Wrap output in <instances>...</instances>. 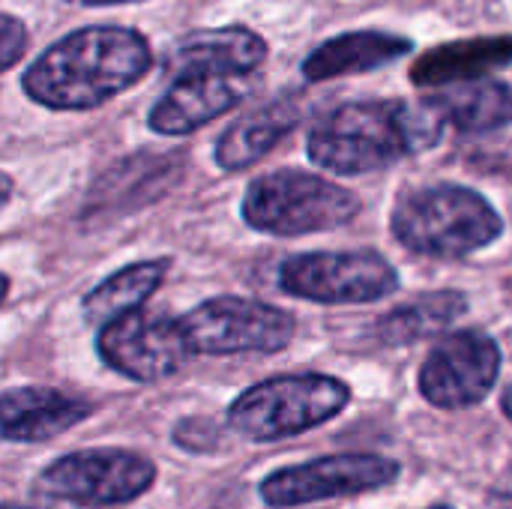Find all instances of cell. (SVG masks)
<instances>
[{
	"label": "cell",
	"mask_w": 512,
	"mask_h": 509,
	"mask_svg": "<svg viewBox=\"0 0 512 509\" xmlns=\"http://www.w3.org/2000/svg\"><path fill=\"white\" fill-rule=\"evenodd\" d=\"M512 63V36H477L438 45L426 51L414 69L411 81L417 87H444L456 81H474Z\"/></svg>",
	"instance_id": "16"
},
{
	"label": "cell",
	"mask_w": 512,
	"mask_h": 509,
	"mask_svg": "<svg viewBox=\"0 0 512 509\" xmlns=\"http://www.w3.org/2000/svg\"><path fill=\"white\" fill-rule=\"evenodd\" d=\"M360 213V198L309 171H270L249 183L243 219L273 237H303L348 225Z\"/></svg>",
	"instance_id": "5"
},
{
	"label": "cell",
	"mask_w": 512,
	"mask_h": 509,
	"mask_svg": "<svg viewBox=\"0 0 512 509\" xmlns=\"http://www.w3.org/2000/svg\"><path fill=\"white\" fill-rule=\"evenodd\" d=\"M390 228L408 252L429 258H468L504 234L498 210L480 192L456 183L402 195Z\"/></svg>",
	"instance_id": "3"
},
{
	"label": "cell",
	"mask_w": 512,
	"mask_h": 509,
	"mask_svg": "<svg viewBox=\"0 0 512 509\" xmlns=\"http://www.w3.org/2000/svg\"><path fill=\"white\" fill-rule=\"evenodd\" d=\"M153 483L156 465L147 456L120 447L66 453L36 477V489L45 498L87 509L132 504L147 495Z\"/></svg>",
	"instance_id": "6"
},
{
	"label": "cell",
	"mask_w": 512,
	"mask_h": 509,
	"mask_svg": "<svg viewBox=\"0 0 512 509\" xmlns=\"http://www.w3.org/2000/svg\"><path fill=\"white\" fill-rule=\"evenodd\" d=\"M279 288L309 303L357 306L390 297L399 288V273L384 255L369 249L306 252L279 267Z\"/></svg>",
	"instance_id": "8"
},
{
	"label": "cell",
	"mask_w": 512,
	"mask_h": 509,
	"mask_svg": "<svg viewBox=\"0 0 512 509\" xmlns=\"http://www.w3.org/2000/svg\"><path fill=\"white\" fill-rule=\"evenodd\" d=\"M468 309V297L459 291H432L423 294L393 312H387L378 327L375 336L384 345H411L429 336L444 333L450 324H456Z\"/></svg>",
	"instance_id": "20"
},
{
	"label": "cell",
	"mask_w": 512,
	"mask_h": 509,
	"mask_svg": "<svg viewBox=\"0 0 512 509\" xmlns=\"http://www.w3.org/2000/svg\"><path fill=\"white\" fill-rule=\"evenodd\" d=\"M93 405L51 387H15L0 393V444H45L84 423Z\"/></svg>",
	"instance_id": "13"
},
{
	"label": "cell",
	"mask_w": 512,
	"mask_h": 509,
	"mask_svg": "<svg viewBox=\"0 0 512 509\" xmlns=\"http://www.w3.org/2000/svg\"><path fill=\"white\" fill-rule=\"evenodd\" d=\"M402 468L393 459L372 456V453H342L324 456L303 465L279 468L261 480L258 495L267 507L288 509L333 501V498H354L375 489H387L399 480Z\"/></svg>",
	"instance_id": "9"
},
{
	"label": "cell",
	"mask_w": 512,
	"mask_h": 509,
	"mask_svg": "<svg viewBox=\"0 0 512 509\" xmlns=\"http://www.w3.org/2000/svg\"><path fill=\"white\" fill-rule=\"evenodd\" d=\"M96 351L108 369L135 381L156 384L177 375L195 357L177 327V318L147 315L141 309L111 318L99 327Z\"/></svg>",
	"instance_id": "10"
},
{
	"label": "cell",
	"mask_w": 512,
	"mask_h": 509,
	"mask_svg": "<svg viewBox=\"0 0 512 509\" xmlns=\"http://www.w3.org/2000/svg\"><path fill=\"white\" fill-rule=\"evenodd\" d=\"M153 66L144 33L102 24L48 45L24 72V93L51 111H87L135 87Z\"/></svg>",
	"instance_id": "1"
},
{
	"label": "cell",
	"mask_w": 512,
	"mask_h": 509,
	"mask_svg": "<svg viewBox=\"0 0 512 509\" xmlns=\"http://www.w3.org/2000/svg\"><path fill=\"white\" fill-rule=\"evenodd\" d=\"M414 51L408 36L390 30H351L321 42L306 60L303 75L309 81H330L342 75L372 72Z\"/></svg>",
	"instance_id": "15"
},
{
	"label": "cell",
	"mask_w": 512,
	"mask_h": 509,
	"mask_svg": "<svg viewBox=\"0 0 512 509\" xmlns=\"http://www.w3.org/2000/svg\"><path fill=\"white\" fill-rule=\"evenodd\" d=\"M429 509H453L450 504H435V507H429Z\"/></svg>",
	"instance_id": "28"
},
{
	"label": "cell",
	"mask_w": 512,
	"mask_h": 509,
	"mask_svg": "<svg viewBox=\"0 0 512 509\" xmlns=\"http://www.w3.org/2000/svg\"><path fill=\"white\" fill-rule=\"evenodd\" d=\"M351 387L333 375H279L243 390L228 408V426L255 444L297 438L339 417Z\"/></svg>",
	"instance_id": "4"
},
{
	"label": "cell",
	"mask_w": 512,
	"mask_h": 509,
	"mask_svg": "<svg viewBox=\"0 0 512 509\" xmlns=\"http://www.w3.org/2000/svg\"><path fill=\"white\" fill-rule=\"evenodd\" d=\"M165 276H168V261L165 258L138 261V264H129V267L111 273L105 282H99L81 300L84 321L93 324V327H102L111 318H120L126 312L141 309L156 294V288L165 282Z\"/></svg>",
	"instance_id": "19"
},
{
	"label": "cell",
	"mask_w": 512,
	"mask_h": 509,
	"mask_svg": "<svg viewBox=\"0 0 512 509\" xmlns=\"http://www.w3.org/2000/svg\"><path fill=\"white\" fill-rule=\"evenodd\" d=\"M6 294H9V279H6V276L0 273V303L6 300Z\"/></svg>",
	"instance_id": "26"
},
{
	"label": "cell",
	"mask_w": 512,
	"mask_h": 509,
	"mask_svg": "<svg viewBox=\"0 0 512 509\" xmlns=\"http://www.w3.org/2000/svg\"><path fill=\"white\" fill-rule=\"evenodd\" d=\"M252 93V75H177L153 102L147 123L159 135H189L210 120L228 114Z\"/></svg>",
	"instance_id": "12"
},
{
	"label": "cell",
	"mask_w": 512,
	"mask_h": 509,
	"mask_svg": "<svg viewBox=\"0 0 512 509\" xmlns=\"http://www.w3.org/2000/svg\"><path fill=\"white\" fill-rule=\"evenodd\" d=\"M66 3H78V6H117V3H141V0H66Z\"/></svg>",
	"instance_id": "24"
},
{
	"label": "cell",
	"mask_w": 512,
	"mask_h": 509,
	"mask_svg": "<svg viewBox=\"0 0 512 509\" xmlns=\"http://www.w3.org/2000/svg\"><path fill=\"white\" fill-rule=\"evenodd\" d=\"M501 408H504V414L510 417V423H512V384H510V387H507L504 399H501Z\"/></svg>",
	"instance_id": "25"
},
{
	"label": "cell",
	"mask_w": 512,
	"mask_h": 509,
	"mask_svg": "<svg viewBox=\"0 0 512 509\" xmlns=\"http://www.w3.org/2000/svg\"><path fill=\"white\" fill-rule=\"evenodd\" d=\"M426 102L444 123L471 135L512 123V87L495 78L444 84V90L426 96Z\"/></svg>",
	"instance_id": "18"
},
{
	"label": "cell",
	"mask_w": 512,
	"mask_h": 509,
	"mask_svg": "<svg viewBox=\"0 0 512 509\" xmlns=\"http://www.w3.org/2000/svg\"><path fill=\"white\" fill-rule=\"evenodd\" d=\"M267 60V42L249 30V27H219V30H201L186 36L171 57L165 60V69L177 75L192 72H210V75H252Z\"/></svg>",
	"instance_id": "14"
},
{
	"label": "cell",
	"mask_w": 512,
	"mask_h": 509,
	"mask_svg": "<svg viewBox=\"0 0 512 509\" xmlns=\"http://www.w3.org/2000/svg\"><path fill=\"white\" fill-rule=\"evenodd\" d=\"M0 509H30V507H21V504H0Z\"/></svg>",
	"instance_id": "27"
},
{
	"label": "cell",
	"mask_w": 512,
	"mask_h": 509,
	"mask_svg": "<svg viewBox=\"0 0 512 509\" xmlns=\"http://www.w3.org/2000/svg\"><path fill=\"white\" fill-rule=\"evenodd\" d=\"M501 375V348L483 330L444 336L426 357L417 387L423 399L444 411L480 405Z\"/></svg>",
	"instance_id": "11"
},
{
	"label": "cell",
	"mask_w": 512,
	"mask_h": 509,
	"mask_svg": "<svg viewBox=\"0 0 512 509\" xmlns=\"http://www.w3.org/2000/svg\"><path fill=\"white\" fill-rule=\"evenodd\" d=\"M210 429V420H183L174 429V444L186 453H210L216 447V438H204Z\"/></svg>",
	"instance_id": "22"
},
{
	"label": "cell",
	"mask_w": 512,
	"mask_h": 509,
	"mask_svg": "<svg viewBox=\"0 0 512 509\" xmlns=\"http://www.w3.org/2000/svg\"><path fill=\"white\" fill-rule=\"evenodd\" d=\"M444 120L435 108L399 99H360L321 117L306 141V153L318 168L336 174L384 171L441 138Z\"/></svg>",
	"instance_id": "2"
},
{
	"label": "cell",
	"mask_w": 512,
	"mask_h": 509,
	"mask_svg": "<svg viewBox=\"0 0 512 509\" xmlns=\"http://www.w3.org/2000/svg\"><path fill=\"white\" fill-rule=\"evenodd\" d=\"M27 42H30L27 24L9 12H0V72L12 69L24 57Z\"/></svg>",
	"instance_id": "21"
},
{
	"label": "cell",
	"mask_w": 512,
	"mask_h": 509,
	"mask_svg": "<svg viewBox=\"0 0 512 509\" xmlns=\"http://www.w3.org/2000/svg\"><path fill=\"white\" fill-rule=\"evenodd\" d=\"M12 189H15V183H12V177L0 171V210H3L6 204H9V198H12Z\"/></svg>",
	"instance_id": "23"
},
{
	"label": "cell",
	"mask_w": 512,
	"mask_h": 509,
	"mask_svg": "<svg viewBox=\"0 0 512 509\" xmlns=\"http://www.w3.org/2000/svg\"><path fill=\"white\" fill-rule=\"evenodd\" d=\"M300 114H303L300 102L279 99L240 117L216 141V165L222 171H243L255 165L300 123Z\"/></svg>",
	"instance_id": "17"
},
{
	"label": "cell",
	"mask_w": 512,
	"mask_h": 509,
	"mask_svg": "<svg viewBox=\"0 0 512 509\" xmlns=\"http://www.w3.org/2000/svg\"><path fill=\"white\" fill-rule=\"evenodd\" d=\"M177 327L192 354L231 357V354H276L291 345L297 321L291 312L246 300L213 297L177 318Z\"/></svg>",
	"instance_id": "7"
}]
</instances>
